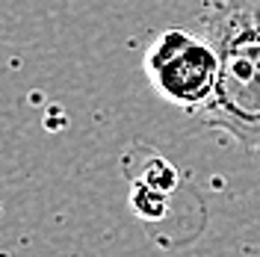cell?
<instances>
[{
  "instance_id": "6da1fadb",
  "label": "cell",
  "mask_w": 260,
  "mask_h": 257,
  "mask_svg": "<svg viewBox=\"0 0 260 257\" xmlns=\"http://www.w3.org/2000/svg\"><path fill=\"white\" fill-rule=\"evenodd\" d=\"M201 27L219 53V77L198 118L260 151V33L234 0L213 3L201 15Z\"/></svg>"
},
{
  "instance_id": "7a4b0ae2",
  "label": "cell",
  "mask_w": 260,
  "mask_h": 257,
  "mask_svg": "<svg viewBox=\"0 0 260 257\" xmlns=\"http://www.w3.org/2000/svg\"><path fill=\"white\" fill-rule=\"evenodd\" d=\"M145 74L151 89L186 113L198 110L210 101L219 77V53L207 36L186 30L160 33L145 53Z\"/></svg>"
},
{
  "instance_id": "3957f363",
  "label": "cell",
  "mask_w": 260,
  "mask_h": 257,
  "mask_svg": "<svg viewBox=\"0 0 260 257\" xmlns=\"http://www.w3.org/2000/svg\"><path fill=\"white\" fill-rule=\"evenodd\" d=\"M130 207H133V213H136L139 219L154 222V219H160L162 213H166V192L154 189L145 180H139V183L133 186V192H130Z\"/></svg>"
},
{
  "instance_id": "277c9868",
  "label": "cell",
  "mask_w": 260,
  "mask_h": 257,
  "mask_svg": "<svg viewBox=\"0 0 260 257\" xmlns=\"http://www.w3.org/2000/svg\"><path fill=\"white\" fill-rule=\"evenodd\" d=\"M145 183H151L154 189H160V192H172L175 189V183H178V172L169 166L166 160H154V166H151V172H148L145 177H142Z\"/></svg>"
},
{
  "instance_id": "5b68a950",
  "label": "cell",
  "mask_w": 260,
  "mask_h": 257,
  "mask_svg": "<svg viewBox=\"0 0 260 257\" xmlns=\"http://www.w3.org/2000/svg\"><path fill=\"white\" fill-rule=\"evenodd\" d=\"M237 3V9L248 18V24L260 33V0H234Z\"/></svg>"
}]
</instances>
